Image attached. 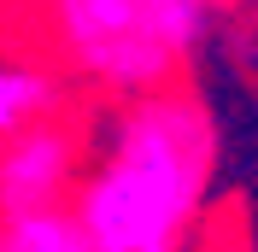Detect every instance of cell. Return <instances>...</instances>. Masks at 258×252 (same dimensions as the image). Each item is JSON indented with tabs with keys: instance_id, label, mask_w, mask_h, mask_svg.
I'll use <instances>...</instances> for the list:
<instances>
[{
	"instance_id": "obj_3",
	"label": "cell",
	"mask_w": 258,
	"mask_h": 252,
	"mask_svg": "<svg viewBox=\"0 0 258 252\" xmlns=\"http://www.w3.org/2000/svg\"><path fill=\"white\" fill-rule=\"evenodd\" d=\"M82 182V129L71 117L35 123L0 141V217H30L71 205Z\"/></svg>"
},
{
	"instance_id": "obj_6",
	"label": "cell",
	"mask_w": 258,
	"mask_h": 252,
	"mask_svg": "<svg viewBox=\"0 0 258 252\" xmlns=\"http://www.w3.org/2000/svg\"><path fill=\"white\" fill-rule=\"evenodd\" d=\"M206 6H241V0H206Z\"/></svg>"
},
{
	"instance_id": "obj_5",
	"label": "cell",
	"mask_w": 258,
	"mask_h": 252,
	"mask_svg": "<svg viewBox=\"0 0 258 252\" xmlns=\"http://www.w3.org/2000/svg\"><path fill=\"white\" fill-rule=\"evenodd\" d=\"M0 252H88L71 205L30 211V217H0Z\"/></svg>"
},
{
	"instance_id": "obj_2",
	"label": "cell",
	"mask_w": 258,
	"mask_h": 252,
	"mask_svg": "<svg viewBox=\"0 0 258 252\" xmlns=\"http://www.w3.org/2000/svg\"><path fill=\"white\" fill-rule=\"evenodd\" d=\"M53 35L88 82L123 100L159 94L164 77L182 65L164 18L147 0H53Z\"/></svg>"
},
{
	"instance_id": "obj_1",
	"label": "cell",
	"mask_w": 258,
	"mask_h": 252,
	"mask_svg": "<svg viewBox=\"0 0 258 252\" xmlns=\"http://www.w3.org/2000/svg\"><path fill=\"white\" fill-rule=\"evenodd\" d=\"M217 170V129L194 94L123 100L94 170L71 194L88 252H182Z\"/></svg>"
},
{
	"instance_id": "obj_4",
	"label": "cell",
	"mask_w": 258,
	"mask_h": 252,
	"mask_svg": "<svg viewBox=\"0 0 258 252\" xmlns=\"http://www.w3.org/2000/svg\"><path fill=\"white\" fill-rule=\"evenodd\" d=\"M64 117V82L35 53H0V141Z\"/></svg>"
}]
</instances>
